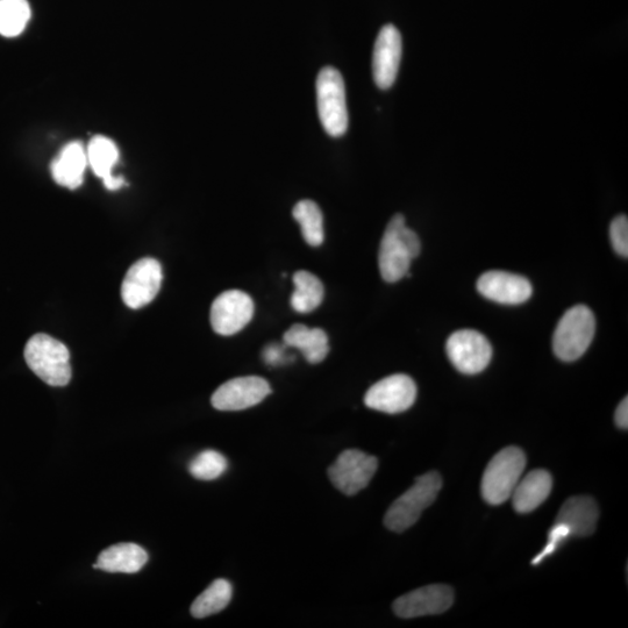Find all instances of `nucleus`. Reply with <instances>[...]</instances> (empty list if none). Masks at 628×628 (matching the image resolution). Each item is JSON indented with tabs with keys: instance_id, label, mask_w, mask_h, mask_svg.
Segmentation results:
<instances>
[{
	"instance_id": "nucleus-19",
	"label": "nucleus",
	"mask_w": 628,
	"mask_h": 628,
	"mask_svg": "<svg viewBox=\"0 0 628 628\" xmlns=\"http://www.w3.org/2000/svg\"><path fill=\"white\" fill-rule=\"evenodd\" d=\"M88 166L87 149L81 142H70L54 160L52 175L57 184L75 190L81 187Z\"/></svg>"
},
{
	"instance_id": "nucleus-5",
	"label": "nucleus",
	"mask_w": 628,
	"mask_h": 628,
	"mask_svg": "<svg viewBox=\"0 0 628 628\" xmlns=\"http://www.w3.org/2000/svg\"><path fill=\"white\" fill-rule=\"evenodd\" d=\"M596 332L594 312L588 306L575 305L559 321L554 332L553 349L561 361L573 362L588 351Z\"/></svg>"
},
{
	"instance_id": "nucleus-18",
	"label": "nucleus",
	"mask_w": 628,
	"mask_h": 628,
	"mask_svg": "<svg viewBox=\"0 0 628 628\" xmlns=\"http://www.w3.org/2000/svg\"><path fill=\"white\" fill-rule=\"evenodd\" d=\"M85 149H87L89 167L96 176L102 178L105 188L114 191L123 187L124 178L113 175V168L119 160L117 145L111 139L98 135Z\"/></svg>"
},
{
	"instance_id": "nucleus-23",
	"label": "nucleus",
	"mask_w": 628,
	"mask_h": 628,
	"mask_svg": "<svg viewBox=\"0 0 628 628\" xmlns=\"http://www.w3.org/2000/svg\"><path fill=\"white\" fill-rule=\"evenodd\" d=\"M233 595L232 584L223 578L214 581L191 605V615L202 619L216 615L230 604Z\"/></svg>"
},
{
	"instance_id": "nucleus-24",
	"label": "nucleus",
	"mask_w": 628,
	"mask_h": 628,
	"mask_svg": "<svg viewBox=\"0 0 628 628\" xmlns=\"http://www.w3.org/2000/svg\"><path fill=\"white\" fill-rule=\"evenodd\" d=\"M292 216L301 225L303 238L311 247L323 245L325 239L324 217L317 203L305 199L298 202Z\"/></svg>"
},
{
	"instance_id": "nucleus-15",
	"label": "nucleus",
	"mask_w": 628,
	"mask_h": 628,
	"mask_svg": "<svg viewBox=\"0 0 628 628\" xmlns=\"http://www.w3.org/2000/svg\"><path fill=\"white\" fill-rule=\"evenodd\" d=\"M477 290L483 297L503 305L524 304L533 294L526 277L499 270L488 271L478 278Z\"/></svg>"
},
{
	"instance_id": "nucleus-3",
	"label": "nucleus",
	"mask_w": 628,
	"mask_h": 628,
	"mask_svg": "<svg viewBox=\"0 0 628 628\" xmlns=\"http://www.w3.org/2000/svg\"><path fill=\"white\" fill-rule=\"evenodd\" d=\"M25 360L33 373L52 387H64L71 380L68 348L47 334H35L28 340Z\"/></svg>"
},
{
	"instance_id": "nucleus-14",
	"label": "nucleus",
	"mask_w": 628,
	"mask_h": 628,
	"mask_svg": "<svg viewBox=\"0 0 628 628\" xmlns=\"http://www.w3.org/2000/svg\"><path fill=\"white\" fill-rule=\"evenodd\" d=\"M403 52L402 35L394 25H385L375 42L373 76L378 88L388 90L396 82Z\"/></svg>"
},
{
	"instance_id": "nucleus-26",
	"label": "nucleus",
	"mask_w": 628,
	"mask_h": 628,
	"mask_svg": "<svg viewBox=\"0 0 628 628\" xmlns=\"http://www.w3.org/2000/svg\"><path fill=\"white\" fill-rule=\"evenodd\" d=\"M228 463L223 454L216 451H204L199 453L190 462L189 471L192 476L201 481H213L227 470Z\"/></svg>"
},
{
	"instance_id": "nucleus-9",
	"label": "nucleus",
	"mask_w": 628,
	"mask_h": 628,
	"mask_svg": "<svg viewBox=\"0 0 628 628\" xmlns=\"http://www.w3.org/2000/svg\"><path fill=\"white\" fill-rule=\"evenodd\" d=\"M417 398V385L408 375L396 374L383 378L365 396L369 409L396 415L409 410Z\"/></svg>"
},
{
	"instance_id": "nucleus-17",
	"label": "nucleus",
	"mask_w": 628,
	"mask_h": 628,
	"mask_svg": "<svg viewBox=\"0 0 628 628\" xmlns=\"http://www.w3.org/2000/svg\"><path fill=\"white\" fill-rule=\"evenodd\" d=\"M553 478L548 471L537 469L524 478H520L512 492L513 508L518 513H530L546 501L551 495Z\"/></svg>"
},
{
	"instance_id": "nucleus-12",
	"label": "nucleus",
	"mask_w": 628,
	"mask_h": 628,
	"mask_svg": "<svg viewBox=\"0 0 628 628\" xmlns=\"http://www.w3.org/2000/svg\"><path fill=\"white\" fill-rule=\"evenodd\" d=\"M271 394L270 384L259 376L233 378L214 392L211 403L219 411H242L260 404Z\"/></svg>"
},
{
	"instance_id": "nucleus-28",
	"label": "nucleus",
	"mask_w": 628,
	"mask_h": 628,
	"mask_svg": "<svg viewBox=\"0 0 628 628\" xmlns=\"http://www.w3.org/2000/svg\"><path fill=\"white\" fill-rule=\"evenodd\" d=\"M263 358L264 360H266L268 365H280L283 360L282 348L276 345L268 346L266 349H264Z\"/></svg>"
},
{
	"instance_id": "nucleus-11",
	"label": "nucleus",
	"mask_w": 628,
	"mask_h": 628,
	"mask_svg": "<svg viewBox=\"0 0 628 628\" xmlns=\"http://www.w3.org/2000/svg\"><path fill=\"white\" fill-rule=\"evenodd\" d=\"M251 296L240 290H230L219 295L211 306V325L214 332L230 337L251 323L254 316Z\"/></svg>"
},
{
	"instance_id": "nucleus-7",
	"label": "nucleus",
	"mask_w": 628,
	"mask_h": 628,
	"mask_svg": "<svg viewBox=\"0 0 628 628\" xmlns=\"http://www.w3.org/2000/svg\"><path fill=\"white\" fill-rule=\"evenodd\" d=\"M378 461L358 449H348L339 455L328 469V477L335 488L347 496H354L366 489L377 471Z\"/></svg>"
},
{
	"instance_id": "nucleus-13",
	"label": "nucleus",
	"mask_w": 628,
	"mask_h": 628,
	"mask_svg": "<svg viewBox=\"0 0 628 628\" xmlns=\"http://www.w3.org/2000/svg\"><path fill=\"white\" fill-rule=\"evenodd\" d=\"M454 591L445 584H432L396 599L394 612L399 618L413 619L441 615L451 609Z\"/></svg>"
},
{
	"instance_id": "nucleus-22",
	"label": "nucleus",
	"mask_w": 628,
	"mask_h": 628,
	"mask_svg": "<svg viewBox=\"0 0 628 628\" xmlns=\"http://www.w3.org/2000/svg\"><path fill=\"white\" fill-rule=\"evenodd\" d=\"M295 292L290 303L298 313H311L324 301L325 289L316 275L306 270H299L294 275Z\"/></svg>"
},
{
	"instance_id": "nucleus-6",
	"label": "nucleus",
	"mask_w": 628,
	"mask_h": 628,
	"mask_svg": "<svg viewBox=\"0 0 628 628\" xmlns=\"http://www.w3.org/2000/svg\"><path fill=\"white\" fill-rule=\"evenodd\" d=\"M316 90L321 125L331 137H342L349 124L344 77L333 67L321 69Z\"/></svg>"
},
{
	"instance_id": "nucleus-21",
	"label": "nucleus",
	"mask_w": 628,
	"mask_h": 628,
	"mask_svg": "<svg viewBox=\"0 0 628 628\" xmlns=\"http://www.w3.org/2000/svg\"><path fill=\"white\" fill-rule=\"evenodd\" d=\"M283 341L285 346L299 349L311 365L323 362L330 353L327 334L321 328L292 325L284 333Z\"/></svg>"
},
{
	"instance_id": "nucleus-1",
	"label": "nucleus",
	"mask_w": 628,
	"mask_h": 628,
	"mask_svg": "<svg viewBox=\"0 0 628 628\" xmlns=\"http://www.w3.org/2000/svg\"><path fill=\"white\" fill-rule=\"evenodd\" d=\"M420 251L417 233L406 226L403 214H396L385 228L378 254V266L383 280L396 283L403 277L410 276L411 263L418 258Z\"/></svg>"
},
{
	"instance_id": "nucleus-4",
	"label": "nucleus",
	"mask_w": 628,
	"mask_h": 628,
	"mask_svg": "<svg viewBox=\"0 0 628 628\" xmlns=\"http://www.w3.org/2000/svg\"><path fill=\"white\" fill-rule=\"evenodd\" d=\"M526 467L522 449L511 446L502 449L489 462L482 478V496L491 505H501L512 496Z\"/></svg>"
},
{
	"instance_id": "nucleus-27",
	"label": "nucleus",
	"mask_w": 628,
	"mask_h": 628,
	"mask_svg": "<svg viewBox=\"0 0 628 628\" xmlns=\"http://www.w3.org/2000/svg\"><path fill=\"white\" fill-rule=\"evenodd\" d=\"M610 238L612 247L617 254L627 258L628 256V219L626 216H619L613 219L610 226Z\"/></svg>"
},
{
	"instance_id": "nucleus-20",
	"label": "nucleus",
	"mask_w": 628,
	"mask_h": 628,
	"mask_svg": "<svg viewBox=\"0 0 628 628\" xmlns=\"http://www.w3.org/2000/svg\"><path fill=\"white\" fill-rule=\"evenodd\" d=\"M148 554L137 544H118L106 548L98 556L95 569H102L107 573L135 574L145 567Z\"/></svg>"
},
{
	"instance_id": "nucleus-16",
	"label": "nucleus",
	"mask_w": 628,
	"mask_h": 628,
	"mask_svg": "<svg viewBox=\"0 0 628 628\" xmlns=\"http://www.w3.org/2000/svg\"><path fill=\"white\" fill-rule=\"evenodd\" d=\"M598 517L599 509L595 499L575 496L562 505L555 523L565 525L570 537H589L596 531Z\"/></svg>"
},
{
	"instance_id": "nucleus-29",
	"label": "nucleus",
	"mask_w": 628,
	"mask_h": 628,
	"mask_svg": "<svg viewBox=\"0 0 628 628\" xmlns=\"http://www.w3.org/2000/svg\"><path fill=\"white\" fill-rule=\"evenodd\" d=\"M616 424L618 427L623 428V430H627L628 427V399L625 397L622 402L618 405L616 411Z\"/></svg>"
},
{
	"instance_id": "nucleus-25",
	"label": "nucleus",
	"mask_w": 628,
	"mask_h": 628,
	"mask_svg": "<svg viewBox=\"0 0 628 628\" xmlns=\"http://www.w3.org/2000/svg\"><path fill=\"white\" fill-rule=\"evenodd\" d=\"M30 19L31 7L27 0H0V35L3 37H18Z\"/></svg>"
},
{
	"instance_id": "nucleus-8",
	"label": "nucleus",
	"mask_w": 628,
	"mask_h": 628,
	"mask_svg": "<svg viewBox=\"0 0 628 628\" xmlns=\"http://www.w3.org/2000/svg\"><path fill=\"white\" fill-rule=\"evenodd\" d=\"M446 351L453 366L466 375L482 373L492 358L489 340L474 330L454 332L447 340Z\"/></svg>"
},
{
	"instance_id": "nucleus-2",
	"label": "nucleus",
	"mask_w": 628,
	"mask_h": 628,
	"mask_svg": "<svg viewBox=\"0 0 628 628\" xmlns=\"http://www.w3.org/2000/svg\"><path fill=\"white\" fill-rule=\"evenodd\" d=\"M441 488L442 478L437 471L417 477L415 484L390 506L384 525L396 533L409 530L418 522L421 513L434 503Z\"/></svg>"
},
{
	"instance_id": "nucleus-10",
	"label": "nucleus",
	"mask_w": 628,
	"mask_h": 628,
	"mask_svg": "<svg viewBox=\"0 0 628 628\" xmlns=\"http://www.w3.org/2000/svg\"><path fill=\"white\" fill-rule=\"evenodd\" d=\"M162 280V267L159 261L146 258L135 262L127 271L121 287L124 303L133 310L144 308L159 294Z\"/></svg>"
}]
</instances>
